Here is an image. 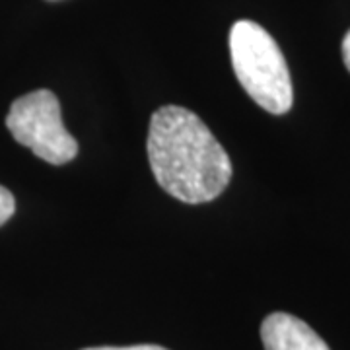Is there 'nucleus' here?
Returning a JSON list of instances; mask_svg holds the SVG:
<instances>
[{
  "mask_svg": "<svg viewBox=\"0 0 350 350\" xmlns=\"http://www.w3.org/2000/svg\"><path fill=\"white\" fill-rule=\"evenodd\" d=\"M16 213V200L14 195L6 187L0 185V226L6 224Z\"/></svg>",
  "mask_w": 350,
  "mask_h": 350,
  "instance_id": "nucleus-5",
  "label": "nucleus"
},
{
  "mask_svg": "<svg viewBox=\"0 0 350 350\" xmlns=\"http://www.w3.org/2000/svg\"><path fill=\"white\" fill-rule=\"evenodd\" d=\"M6 126L16 142L47 163L63 165L78 154V142L63 125L61 103L51 90L18 98L6 115Z\"/></svg>",
  "mask_w": 350,
  "mask_h": 350,
  "instance_id": "nucleus-3",
  "label": "nucleus"
},
{
  "mask_svg": "<svg viewBox=\"0 0 350 350\" xmlns=\"http://www.w3.org/2000/svg\"><path fill=\"white\" fill-rule=\"evenodd\" d=\"M84 350H167L158 345H135V347H94Z\"/></svg>",
  "mask_w": 350,
  "mask_h": 350,
  "instance_id": "nucleus-6",
  "label": "nucleus"
},
{
  "mask_svg": "<svg viewBox=\"0 0 350 350\" xmlns=\"http://www.w3.org/2000/svg\"><path fill=\"white\" fill-rule=\"evenodd\" d=\"M230 55L239 84L265 111H290L294 92L284 55L271 33L251 20H239L230 31Z\"/></svg>",
  "mask_w": 350,
  "mask_h": 350,
  "instance_id": "nucleus-2",
  "label": "nucleus"
},
{
  "mask_svg": "<svg viewBox=\"0 0 350 350\" xmlns=\"http://www.w3.org/2000/svg\"><path fill=\"white\" fill-rule=\"evenodd\" d=\"M342 61H345V66L350 72V31L342 39Z\"/></svg>",
  "mask_w": 350,
  "mask_h": 350,
  "instance_id": "nucleus-7",
  "label": "nucleus"
},
{
  "mask_svg": "<svg viewBox=\"0 0 350 350\" xmlns=\"http://www.w3.org/2000/svg\"><path fill=\"white\" fill-rule=\"evenodd\" d=\"M148 162L158 185L181 202L214 200L232 179V162L211 129L193 111L163 105L148 126Z\"/></svg>",
  "mask_w": 350,
  "mask_h": 350,
  "instance_id": "nucleus-1",
  "label": "nucleus"
},
{
  "mask_svg": "<svg viewBox=\"0 0 350 350\" xmlns=\"http://www.w3.org/2000/svg\"><path fill=\"white\" fill-rule=\"evenodd\" d=\"M261 340L265 350H331L306 321L282 312L265 317Z\"/></svg>",
  "mask_w": 350,
  "mask_h": 350,
  "instance_id": "nucleus-4",
  "label": "nucleus"
}]
</instances>
